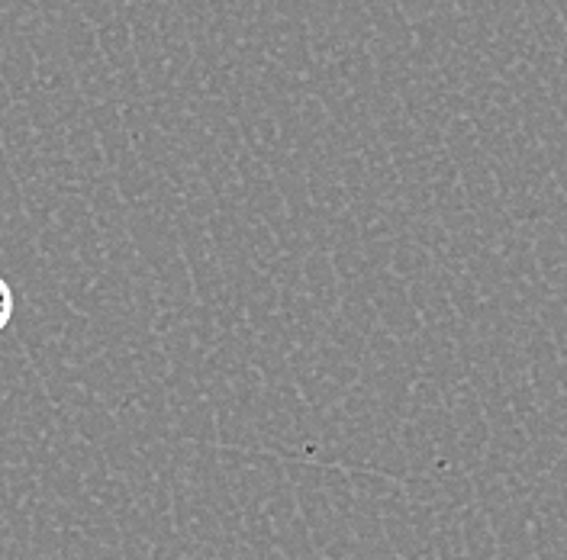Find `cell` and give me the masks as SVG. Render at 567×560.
<instances>
[{"label":"cell","mask_w":567,"mask_h":560,"mask_svg":"<svg viewBox=\"0 0 567 560\" xmlns=\"http://www.w3.org/2000/svg\"><path fill=\"white\" fill-rule=\"evenodd\" d=\"M10 319H13V290L7 280L0 278V329H7Z\"/></svg>","instance_id":"1"}]
</instances>
